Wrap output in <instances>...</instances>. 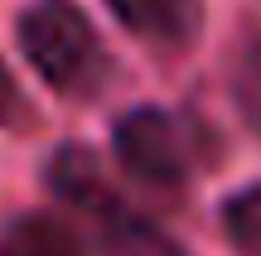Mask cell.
I'll return each instance as SVG.
<instances>
[{
  "mask_svg": "<svg viewBox=\"0 0 261 256\" xmlns=\"http://www.w3.org/2000/svg\"><path fill=\"white\" fill-rule=\"evenodd\" d=\"M0 256H83V242L63 218L19 213L0 227Z\"/></svg>",
  "mask_w": 261,
  "mask_h": 256,
  "instance_id": "obj_5",
  "label": "cell"
},
{
  "mask_svg": "<svg viewBox=\"0 0 261 256\" xmlns=\"http://www.w3.org/2000/svg\"><path fill=\"white\" fill-rule=\"evenodd\" d=\"M232 97H237V106H242L247 126L261 135V39H252V44L237 53V63H232Z\"/></svg>",
  "mask_w": 261,
  "mask_h": 256,
  "instance_id": "obj_7",
  "label": "cell"
},
{
  "mask_svg": "<svg viewBox=\"0 0 261 256\" xmlns=\"http://www.w3.org/2000/svg\"><path fill=\"white\" fill-rule=\"evenodd\" d=\"M223 232L242 256H261V184L223 203Z\"/></svg>",
  "mask_w": 261,
  "mask_h": 256,
  "instance_id": "obj_6",
  "label": "cell"
},
{
  "mask_svg": "<svg viewBox=\"0 0 261 256\" xmlns=\"http://www.w3.org/2000/svg\"><path fill=\"white\" fill-rule=\"evenodd\" d=\"M116 145V160L130 179L140 184H155V189H179L189 184L203 160L213 155V140L198 121L179 111H160V106H136L116 121L112 131Z\"/></svg>",
  "mask_w": 261,
  "mask_h": 256,
  "instance_id": "obj_3",
  "label": "cell"
},
{
  "mask_svg": "<svg viewBox=\"0 0 261 256\" xmlns=\"http://www.w3.org/2000/svg\"><path fill=\"white\" fill-rule=\"evenodd\" d=\"M48 184L58 198L73 203L97 227V237L112 256H184L155 222H145L126 198H116V189L102 179V169L87 150H58L48 164Z\"/></svg>",
  "mask_w": 261,
  "mask_h": 256,
  "instance_id": "obj_2",
  "label": "cell"
},
{
  "mask_svg": "<svg viewBox=\"0 0 261 256\" xmlns=\"http://www.w3.org/2000/svg\"><path fill=\"white\" fill-rule=\"evenodd\" d=\"M19 111H24L19 87H15V77H10V68L0 63V121H19Z\"/></svg>",
  "mask_w": 261,
  "mask_h": 256,
  "instance_id": "obj_8",
  "label": "cell"
},
{
  "mask_svg": "<svg viewBox=\"0 0 261 256\" xmlns=\"http://www.w3.org/2000/svg\"><path fill=\"white\" fill-rule=\"evenodd\" d=\"M19 48L29 68L63 97H92L112 77L107 44L73 0H34L19 15Z\"/></svg>",
  "mask_w": 261,
  "mask_h": 256,
  "instance_id": "obj_1",
  "label": "cell"
},
{
  "mask_svg": "<svg viewBox=\"0 0 261 256\" xmlns=\"http://www.w3.org/2000/svg\"><path fill=\"white\" fill-rule=\"evenodd\" d=\"M136 39L155 48H184L203 29V0H107Z\"/></svg>",
  "mask_w": 261,
  "mask_h": 256,
  "instance_id": "obj_4",
  "label": "cell"
}]
</instances>
